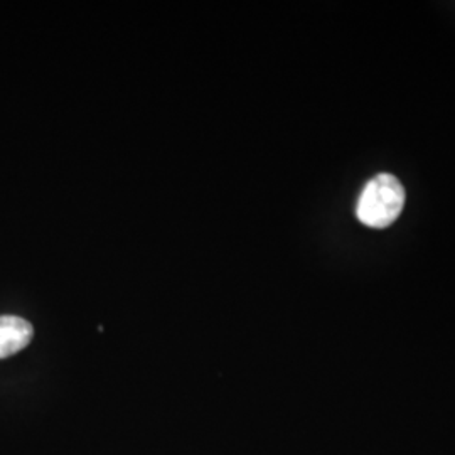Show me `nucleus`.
<instances>
[{"mask_svg": "<svg viewBox=\"0 0 455 455\" xmlns=\"http://www.w3.org/2000/svg\"><path fill=\"white\" fill-rule=\"evenodd\" d=\"M405 206V189L391 174H379L359 196L356 216L363 225L387 228L396 221Z\"/></svg>", "mask_w": 455, "mask_h": 455, "instance_id": "1", "label": "nucleus"}, {"mask_svg": "<svg viewBox=\"0 0 455 455\" xmlns=\"http://www.w3.org/2000/svg\"><path fill=\"white\" fill-rule=\"evenodd\" d=\"M34 327L22 317L0 315V359L11 358L33 341Z\"/></svg>", "mask_w": 455, "mask_h": 455, "instance_id": "2", "label": "nucleus"}]
</instances>
